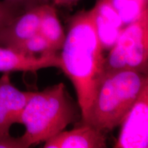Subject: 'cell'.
Wrapping results in <instances>:
<instances>
[{
  "instance_id": "9c48e42d",
  "label": "cell",
  "mask_w": 148,
  "mask_h": 148,
  "mask_svg": "<svg viewBox=\"0 0 148 148\" xmlns=\"http://www.w3.org/2000/svg\"><path fill=\"white\" fill-rule=\"evenodd\" d=\"M32 91H22L10 82L8 73L0 77V103L7 111L14 123H20V117Z\"/></svg>"
},
{
  "instance_id": "e0dca14e",
  "label": "cell",
  "mask_w": 148,
  "mask_h": 148,
  "mask_svg": "<svg viewBox=\"0 0 148 148\" xmlns=\"http://www.w3.org/2000/svg\"><path fill=\"white\" fill-rule=\"evenodd\" d=\"M79 0H51V3L56 5L71 7L75 5Z\"/></svg>"
},
{
  "instance_id": "8992f818",
  "label": "cell",
  "mask_w": 148,
  "mask_h": 148,
  "mask_svg": "<svg viewBox=\"0 0 148 148\" xmlns=\"http://www.w3.org/2000/svg\"><path fill=\"white\" fill-rule=\"evenodd\" d=\"M61 68L58 52L28 55L9 47L0 46V72H36L47 68Z\"/></svg>"
},
{
  "instance_id": "52a82bcc",
  "label": "cell",
  "mask_w": 148,
  "mask_h": 148,
  "mask_svg": "<svg viewBox=\"0 0 148 148\" xmlns=\"http://www.w3.org/2000/svg\"><path fill=\"white\" fill-rule=\"evenodd\" d=\"M106 133L82 123L71 130H63L44 142V148H105Z\"/></svg>"
},
{
  "instance_id": "277c9868",
  "label": "cell",
  "mask_w": 148,
  "mask_h": 148,
  "mask_svg": "<svg viewBox=\"0 0 148 148\" xmlns=\"http://www.w3.org/2000/svg\"><path fill=\"white\" fill-rule=\"evenodd\" d=\"M105 58L103 73L128 70L147 74L148 7L125 25Z\"/></svg>"
},
{
  "instance_id": "8fae6325",
  "label": "cell",
  "mask_w": 148,
  "mask_h": 148,
  "mask_svg": "<svg viewBox=\"0 0 148 148\" xmlns=\"http://www.w3.org/2000/svg\"><path fill=\"white\" fill-rule=\"evenodd\" d=\"M109 2L125 26L137 19L148 7L147 0H109Z\"/></svg>"
},
{
  "instance_id": "30bf717a",
  "label": "cell",
  "mask_w": 148,
  "mask_h": 148,
  "mask_svg": "<svg viewBox=\"0 0 148 148\" xmlns=\"http://www.w3.org/2000/svg\"><path fill=\"white\" fill-rule=\"evenodd\" d=\"M38 32L47 40L55 51L60 50L65 39L63 27L59 19L56 9L51 3L42 5Z\"/></svg>"
},
{
  "instance_id": "ac0fdd59",
  "label": "cell",
  "mask_w": 148,
  "mask_h": 148,
  "mask_svg": "<svg viewBox=\"0 0 148 148\" xmlns=\"http://www.w3.org/2000/svg\"><path fill=\"white\" fill-rule=\"evenodd\" d=\"M50 1H51V0H50Z\"/></svg>"
},
{
  "instance_id": "4fadbf2b",
  "label": "cell",
  "mask_w": 148,
  "mask_h": 148,
  "mask_svg": "<svg viewBox=\"0 0 148 148\" xmlns=\"http://www.w3.org/2000/svg\"><path fill=\"white\" fill-rule=\"evenodd\" d=\"M19 14L21 12L10 3L5 0L0 1V29Z\"/></svg>"
},
{
  "instance_id": "9a60e30c",
  "label": "cell",
  "mask_w": 148,
  "mask_h": 148,
  "mask_svg": "<svg viewBox=\"0 0 148 148\" xmlns=\"http://www.w3.org/2000/svg\"><path fill=\"white\" fill-rule=\"evenodd\" d=\"M0 148H27L21 136L14 137L10 134H0Z\"/></svg>"
},
{
  "instance_id": "5b68a950",
  "label": "cell",
  "mask_w": 148,
  "mask_h": 148,
  "mask_svg": "<svg viewBox=\"0 0 148 148\" xmlns=\"http://www.w3.org/2000/svg\"><path fill=\"white\" fill-rule=\"evenodd\" d=\"M114 148L148 147V86L144 88L121 123Z\"/></svg>"
},
{
  "instance_id": "3957f363",
  "label": "cell",
  "mask_w": 148,
  "mask_h": 148,
  "mask_svg": "<svg viewBox=\"0 0 148 148\" xmlns=\"http://www.w3.org/2000/svg\"><path fill=\"white\" fill-rule=\"evenodd\" d=\"M147 86V74L128 70L103 73L82 123L105 133L112 131L120 125Z\"/></svg>"
},
{
  "instance_id": "7a4b0ae2",
  "label": "cell",
  "mask_w": 148,
  "mask_h": 148,
  "mask_svg": "<svg viewBox=\"0 0 148 148\" xmlns=\"http://www.w3.org/2000/svg\"><path fill=\"white\" fill-rule=\"evenodd\" d=\"M81 119L77 108L60 82L40 92H33L20 117L25 127L21 136L27 147L44 143Z\"/></svg>"
},
{
  "instance_id": "7c38bea8",
  "label": "cell",
  "mask_w": 148,
  "mask_h": 148,
  "mask_svg": "<svg viewBox=\"0 0 148 148\" xmlns=\"http://www.w3.org/2000/svg\"><path fill=\"white\" fill-rule=\"evenodd\" d=\"M9 48L28 55L38 56L57 52L53 50L47 40L39 32Z\"/></svg>"
},
{
  "instance_id": "5bb4252c",
  "label": "cell",
  "mask_w": 148,
  "mask_h": 148,
  "mask_svg": "<svg viewBox=\"0 0 148 148\" xmlns=\"http://www.w3.org/2000/svg\"><path fill=\"white\" fill-rule=\"evenodd\" d=\"M5 1L13 5L21 13L38 5L51 3L50 0H5Z\"/></svg>"
},
{
  "instance_id": "2e32d148",
  "label": "cell",
  "mask_w": 148,
  "mask_h": 148,
  "mask_svg": "<svg viewBox=\"0 0 148 148\" xmlns=\"http://www.w3.org/2000/svg\"><path fill=\"white\" fill-rule=\"evenodd\" d=\"M13 124L7 111L0 103V134H10V129Z\"/></svg>"
},
{
  "instance_id": "6da1fadb",
  "label": "cell",
  "mask_w": 148,
  "mask_h": 148,
  "mask_svg": "<svg viewBox=\"0 0 148 148\" xmlns=\"http://www.w3.org/2000/svg\"><path fill=\"white\" fill-rule=\"evenodd\" d=\"M60 50V69L75 88L83 123L103 74L105 60L96 27L94 7L79 11L70 18Z\"/></svg>"
},
{
  "instance_id": "ba28073f",
  "label": "cell",
  "mask_w": 148,
  "mask_h": 148,
  "mask_svg": "<svg viewBox=\"0 0 148 148\" xmlns=\"http://www.w3.org/2000/svg\"><path fill=\"white\" fill-rule=\"evenodd\" d=\"M42 5L18 14L0 29V46L12 47L38 32Z\"/></svg>"
}]
</instances>
